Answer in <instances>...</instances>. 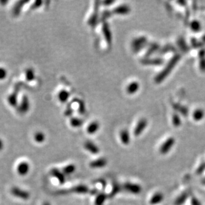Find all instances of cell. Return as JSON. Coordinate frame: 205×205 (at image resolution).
<instances>
[{
  "label": "cell",
  "instance_id": "6da1fadb",
  "mask_svg": "<svg viewBox=\"0 0 205 205\" xmlns=\"http://www.w3.org/2000/svg\"><path fill=\"white\" fill-rule=\"evenodd\" d=\"M180 59V56L179 55H175L173 58H172L170 61L169 62L167 66L165 68V69L163 71H161L159 75H157L155 78V82L157 83H160L163 81V79H165L166 77L167 76L169 73H171V71L173 69V68L175 66V64H177V62L179 61Z\"/></svg>",
  "mask_w": 205,
  "mask_h": 205
},
{
  "label": "cell",
  "instance_id": "7a4b0ae2",
  "mask_svg": "<svg viewBox=\"0 0 205 205\" xmlns=\"http://www.w3.org/2000/svg\"><path fill=\"white\" fill-rule=\"evenodd\" d=\"M11 192L16 197L23 199V200H28L30 198V194H29V192L17 186H14L13 188H11Z\"/></svg>",
  "mask_w": 205,
  "mask_h": 205
},
{
  "label": "cell",
  "instance_id": "3957f363",
  "mask_svg": "<svg viewBox=\"0 0 205 205\" xmlns=\"http://www.w3.org/2000/svg\"><path fill=\"white\" fill-rule=\"evenodd\" d=\"M175 140L173 138H169L167 139L164 143L162 144V145L160 147V153L163 155H165V154L167 153L169 151L171 150V149L175 144Z\"/></svg>",
  "mask_w": 205,
  "mask_h": 205
},
{
  "label": "cell",
  "instance_id": "277c9868",
  "mask_svg": "<svg viewBox=\"0 0 205 205\" xmlns=\"http://www.w3.org/2000/svg\"><path fill=\"white\" fill-rule=\"evenodd\" d=\"M124 189L126 190L127 192L132 193V194H139L141 192V187L138 184H134L132 183H126L124 185Z\"/></svg>",
  "mask_w": 205,
  "mask_h": 205
},
{
  "label": "cell",
  "instance_id": "5b68a950",
  "mask_svg": "<svg viewBox=\"0 0 205 205\" xmlns=\"http://www.w3.org/2000/svg\"><path fill=\"white\" fill-rule=\"evenodd\" d=\"M30 170V165L27 161H22L19 163L17 167V171L20 176H25Z\"/></svg>",
  "mask_w": 205,
  "mask_h": 205
},
{
  "label": "cell",
  "instance_id": "8992f818",
  "mask_svg": "<svg viewBox=\"0 0 205 205\" xmlns=\"http://www.w3.org/2000/svg\"><path fill=\"white\" fill-rule=\"evenodd\" d=\"M147 124V120H145V119H141V120L139 121L138 125H137V126L134 130V135L135 136H138L140 135L142 133V132L145 130Z\"/></svg>",
  "mask_w": 205,
  "mask_h": 205
},
{
  "label": "cell",
  "instance_id": "52a82bcc",
  "mask_svg": "<svg viewBox=\"0 0 205 205\" xmlns=\"http://www.w3.org/2000/svg\"><path fill=\"white\" fill-rule=\"evenodd\" d=\"M51 174L54 176L55 178L58 179V182L60 184H63L65 182V175L64 173L59 171L58 169H53L51 170Z\"/></svg>",
  "mask_w": 205,
  "mask_h": 205
},
{
  "label": "cell",
  "instance_id": "ba28073f",
  "mask_svg": "<svg viewBox=\"0 0 205 205\" xmlns=\"http://www.w3.org/2000/svg\"><path fill=\"white\" fill-rule=\"evenodd\" d=\"M107 165V161L104 158H100L95 161H92L90 163V166L92 168H102Z\"/></svg>",
  "mask_w": 205,
  "mask_h": 205
},
{
  "label": "cell",
  "instance_id": "9c48e42d",
  "mask_svg": "<svg viewBox=\"0 0 205 205\" xmlns=\"http://www.w3.org/2000/svg\"><path fill=\"white\" fill-rule=\"evenodd\" d=\"M85 149L89 152H90L93 154H96L99 152V148L97 147L96 144H94L92 141H87L84 144Z\"/></svg>",
  "mask_w": 205,
  "mask_h": 205
},
{
  "label": "cell",
  "instance_id": "30bf717a",
  "mask_svg": "<svg viewBox=\"0 0 205 205\" xmlns=\"http://www.w3.org/2000/svg\"><path fill=\"white\" fill-rule=\"evenodd\" d=\"M163 60L161 58H144L142 59L141 62L144 64H149V65H160L163 63Z\"/></svg>",
  "mask_w": 205,
  "mask_h": 205
},
{
  "label": "cell",
  "instance_id": "8fae6325",
  "mask_svg": "<svg viewBox=\"0 0 205 205\" xmlns=\"http://www.w3.org/2000/svg\"><path fill=\"white\" fill-rule=\"evenodd\" d=\"M163 195L161 192H157L155 195H153V197L151 198L149 201V203L152 205L157 204L161 203L163 200Z\"/></svg>",
  "mask_w": 205,
  "mask_h": 205
},
{
  "label": "cell",
  "instance_id": "7c38bea8",
  "mask_svg": "<svg viewBox=\"0 0 205 205\" xmlns=\"http://www.w3.org/2000/svg\"><path fill=\"white\" fill-rule=\"evenodd\" d=\"M120 139L122 143L124 145H128L130 141V133L127 130H122L120 132Z\"/></svg>",
  "mask_w": 205,
  "mask_h": 205
},
{
  "label": "cell",
  "instance_id": "4fadbf2b",
  "mask_svg": "<svg viewBox=\"0 0 205 205\" xmlns=\"http://www.w3.org/2000/svg\"><path fill=\"white\" fill-rule=\"evenodd\" d=\"M100 124L98 121H93V123L88 125L87 127V132L89 134H94L99 130Z\"/></svg>",
  "mask_w": 205,
  "mask_h": 205
},
{
  "label": "cell",
  "instance_id": "5bb4252c",
  "mask_svg": "<svg viewBox=\"0 0 205 205\" xmlns=\"http://www.w3.org/2000/svg\"><path fill=\"white\" fill-rule=\"evenodd\" d=\"M139 88V85L138 82H133L127 86V91L129 94H133L135 92L138 91V90Z\"/></svg>",
  "mask_w": 205,
  "mask_h": 205
},
{
  "label": "cell",
  "instance_id": "9a60e30c",
  "mask_svg": "<svg viewBox=\"0 0 205 205\" xmlns=\"http://www.w3.org/2000/svg\"><path fill=\"white\" fill-rule=\"evenodd\" d=\"M189 196V192H183V194H181V196H179V197L176 199L175 204V205H182L186 201V199L188 198Z\"/></svg>",
  "mask_w": 205,
  "mask_h": 205
},
{
  "label": "cell",
  "instance_id": "2e32d148",
  "mask_svg": "<svg viewBox=\"0 0 205 205\" xmlns=\"http://www.w3.org/2000/svg\"><path fill=\"white\" fill-rule=\"evenodd\" d=\"M76 170V167L75 165L70 164L67 165L66 167H64L62 169V173H64V175H70L73 174L74 172Z\"/></svg>",
  "mask_w": 205,
  "mask_h": 205
},
{
  "label": "cell",
  "instance_id": "e0dca14e",
  "mask_svg": "<svg viewBox=\"0 0 205 205\" xmlns=\"http://www.w3.org/2000/svg\"><path fill=\"white\" fill-rule=\"evenodd\" d=\"M73 191L78 194H85L88 192V188L85 185H78L73 189Z\"/></svg>",
  "mask_w": 205,
  "mask_h": 205
},
{
  "label": "cell",
  "instance_id": "ac0fdd59",
  "mask_svg": "<svg viewBox=\"0 0 205 205\" xmlns=\"http://www.w3.org/2000/svg\"><path fill=\"white\" fill-rule=\"evenodd\" d=\"M69 97L70 93L65 90H62L61 93L58 94V99L62 103L66 102L68 99L69 98Z\"/></svg>",
  "mask_w": 205,
  "mask_h": 205
},
{
  "label": "cell",
  "instance_id": "d6986e66",
  "mask_svg": "<svg viewBox=\"0 0 205 205\" xmlns=\"http://www.w3.org/2000/svg\"><path fill=\"white\" fill-rule=\"evenodd\" d=\"M34 140L38 144L43 143L45 140V135L43 132H37L34 135Z\"/></svg>",
  "mask_w": 205,
  "mask_h": 205
},
{
  "label": "cell",
  "instance_id": "ffe728a7",
  "mask_svg": "<svg viewBox=\"0 0 205 205\" xmlns=\"http://www.w3.org/2000/svg\"><path fill=\"white\" fill-rule=\"evenodd\" d=\"M106 195L104 193H100L95 199V205H103L106 199Z\"/></svg>",
  "mask_w": 205,
  "mask_h": 205
},
{
  "label": "cell",
  "instance_id": "44dd1931",
  "mask_svg": "<svg viewBox=\"0 0 205 205\" xmlns=\"http://www.w3.org/2000/svg\"><path fill=\"white\" fill-rule=\"evenodd\" d=\"M130 11V8L127 5H122L115 9V12L120 14H126Z\"/></svg>",
  "mask_w": 205,
  "mask_h": 205
},
{
  "label": "cell",
  "instance_id": "7402d4cb",
  "mask_svg": "<svg viewBox=\"0 0 205 205\" xmlns=\"http://www.w3.org/2000/svg\"><path fill=\"white\" fill-rule=\"evenodd\" d=\"M204 115V112L203 110L198 109L196 111H195L194 113H193V118H194V120H195L199 121L203 118Z\"/></svg>",
  "mask_w": 205,
  "mask_h": 205
},
{
  "label": "cell",
  "instance_id": "603a6c76",
  "mask_svg": "<svg viewBox=\"0 0 205 205\" xmlns=\"http://www.w3.org/2000/svg\"><path fill=\"white\" fill-rule=\"evenodd\" d=\"M145 41H146V38L144 37L135 38V39L133 41V45L135 47H138L139 45H141V44H144L145 43Z\"/></svg>",
  "mask_w": 205,
  "mask_h": 205
},
{
  "label": "cell",
  "instance_id": "cb8c5ba5",
  "mask_svg": "<svg viewBox=\"0 0 205 205\" xmlns=\"http://www.w3.org/2000/svg\"><path fill=\"white\" fill-rule=\"evenodd\" d=\"M174 108L176 109V110H177L178 111H180V112L183 115H186L187 114H188V111H187V109L186 108H184V107L182 106H179V105L175 104V105H174Z\"/></svg>",
  "mask_w": 205,
  "mask_h": 205
},
{
  "label": "cell",
  "instance_id": "d4e9b609",
  "mask_svg": "<svg viewBox=\"0 0 205 205\" xmlns=\"http://www.w3.org/2000/svg\"><path fill=\"white\" fill-rule=\"evenodd\" d=\"M7 76V72L5 68L4 67H0V81H3V80L6 78Z\"/></svg>",
  "mask_w": 205,
  "mask_h": 205
},
{
  "label": "cell",
  "instance_id": "484cf974",
  "mask_svg": "<svg viewBox=\"0 0 205 205\" xmlns=\"http://www.w3.org/2000/svg\"><path fill=\"white\" fill-rule=\"evenodd\" d=\"M191 28L192 30L195 31H198L201 29V24L198 21H193L191 23Z\"/></svg>",
  "mask_w": 205,
  "mask_h": 205
},
{
  "label": "cell",
  "instance_id": "4316f807",
  "mask_svg": "<svg viewBox=\"0 0 205 205\" xmlns=\"http://www.w3.org/2000/svg\"><path fill=\"white\" fill-rule=\"evenodd\" d=\"M172 119H173V123L175 126H179L181 124V118L177 114H174Z\"/></svg>",
  "mask_w": 205,
  "mask_h": 205
},
{
  "label": "cell",
  "instance_id": "83f0119b",
  "mask_svg": "<svg viewBox=\"0 0 205 205\" xmlns=\"http://www.w3.org/2000/svg\"><path fill=\"white\" fill-rule=\"evenodd\" d=\"M159 47L158 44H152V45H151V47H150V49L147 51V55H150L151 53H153V52H155V50H157V49H158Z\"/></svg>",
  "mask_w": 205,
  "mask_h": 205
},
{
  "label": "cell",
  "instance_id": "f1b7e54d",
  "mask_svg": "<svg viewBox=\"0 0 205 205\" xmlns=\"http://www.w3.org/2000/svg\"><path fill=\"white\" fill-rule=\"evenodd\" d=\"M71 121H72V122H71V124H72V126L74 127L81 126V124H82V122H81L80 120H76V119H75V118H74Z\"/></svg>",
  "mask_w": 205,
  "mask_h": 205
},
{
  "label": "cell",
  "instance_id": "f546056e",
  "mask_svg": "<svg viewBox=\"0 0 205 205\" xmlns=\"http://www.w3.org/2000/svg\"><path fill=\"white\" fill-rule=\"evenodd\" d=\"M191 204L192 205H202L201 202L199 201L197 198L192 197L191 199Z\"/></svg>",
  "mask_w": 205,
  "mask_h": 205
},
{
  "label": "cell",
  "instance_id": "4dcf8cb0",
  "mask_svg": "<svg viewBox=\"0 0 205 205\" xmlns=\"http://www.w3.org/2000/svg\"><path fill=\"white\" fill-rule=\"evenodd\" d=\"M119 190H120V189H119V186L118 185H115L114 186V189H113L112 192V194H110V195L112 196V197H114V196L115 194H117V193L119 192Z\"/></svg>",
  "mask_w": 205,
  "mask_h": 205
},
{
  "label": "cell",
  "instance_id": "1f68e13d",
  "mask_svg": "<svg viewBox=\"0 0 205 205\" xmlns=\"http://www.w3.org/2000/svg\"><path fill=\"white\" fill-rule=\"evenodd\" d=\"M204 169H205V164H201L200 167H199L197 169V173L198 174H200L201 173H203V172L204 171Z\"/></svg>",
  "mask_w": 205,
  "mask_h": 205
},
{
  "label": "cell",
  "instance_id": "d6a6232c",
  "mask_svg": "<svg viewBox=\"0 0 205 205\" xmlns=\"http://www.w3.org/2000/svg\"><path fill=\"white\" fill-rule=\"evenodd\" d=\"M27 73H29V76H27V78L29 79V81H31V79H32L34 77L33 71L32 70H27Z\"/></svg>",
  "mask_w": 205,
  "mask_h": 205
},
{
  "label": "cell",
  "instance_id": "836d02e7",
  "mask_svg": "<svg viewBox=\"0 0 205 205\" xmlns=\"http://www.w3.org/2000/svg\"><path fill=\"white\" fill-rule=\"evenodd\" d=\"M200 67L203 70H205V59L201 58L200 61Z\"/></svg>",
  "mask_w": 205,
  "mask_h": 205
},
{
  "label": "cell",
  "instance_id": "e575fe53",
  "mask_svg": "<svg viewBox=\"0 0 205 205\" xmlns=\"http://www.w3.org/2000/svg\"><path fill=\"white\" fill-rule=\"evenodd\" d=\"M4 142H3V141L1 140V139H0V151H1L3 149V148H4Z\"/></svg>",
  "mask_w": 205,
  "mask_h": 205
},
{
  "label": "cell",
  "instance_id": "d590c367",
  "mask_svg": "<svg viewBox=\"0 0 205 205\" xmlns=\"http://www.w3.org/2000/svg\"><path fill=\"white\" fill-rule=\"evenodd\" d=\"M43 205H50V204L49 203V202H44V203L43 204Z\"/></svg>",
  "mask_w": 205,
  "mask_h": 205
}]
</instances>
